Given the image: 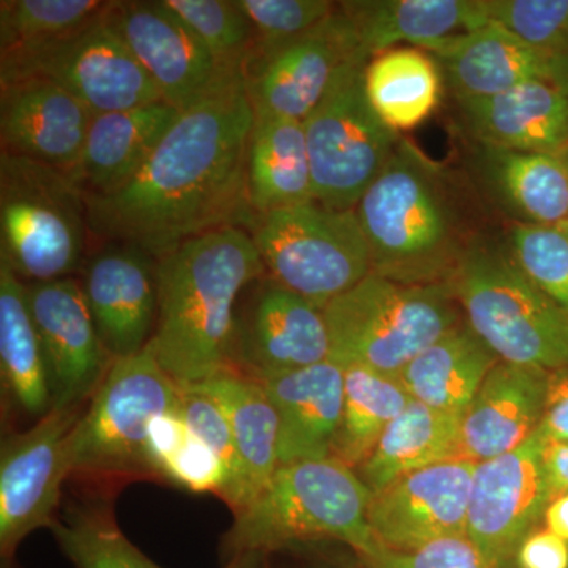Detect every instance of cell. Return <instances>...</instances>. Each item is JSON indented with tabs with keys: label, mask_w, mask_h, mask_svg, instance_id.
<instances>
[{
	"label": "cell",
	"mask_w": 568,
	"mask_h": 568,
	"mask_svg": "<svg viewBox=\"0 0 568 568\" xmlns=\"http://www.w3.org/2000/svg\"><path fill=\"white\" fill-rule=\"evenodd\" d=\"M179 414L190 432L200 437L223 463L227 473V489L223 500L234 510L237 506L239 487H241V462L235 448L233 429L223 407L212 396L196 388H182Z\"/></svg>",
	"instance_id": "60d3db41"
},
{
	"label": "cell",
	"mask_w": 568,
	"mask_h": 568,
	"mask_svg": "<svg viewBox=\"0 0 568 568\" xmlns=\"http://www.w3.org/2000/svg\"><path fill=\"white\" fill-rule=\"evenodd\" d=\"M278 416L280 466L332 457L345 395V368L336 362L257 379Z\"/></svg>",
	"instance_id": "603a6c76"
},
{
	"label": "cell",
	"mask_w": 568,
	"mask_h": 568,
	"mask_svg": "<svg viewBox=\"0 0 568 568\" xmlns=\"http://www.w3.org/2000/svg\"><path fill=\"white\" fill-rule=\"evenodd\" d=\"M497 362L473 328L462 323L416 355L396 377L422 405L463 416Z\"/></svg>",
	"instance_id": "f1b7e54d"
},
{
	"label": "cell",
	"mask_w": 568,
	"mask_h": 568,
	"mask_svg": "<svg viewBox=\"0 0 568 568\" xmlns=\"http://www.w3.org/2000/svg\"><path fill=\"white\" fill-rule=\"evenodd\" d=\"M463 125L477 144L515 152L568 151V93L534 80L488 99L458 100Z\"/></svg>",
	"instance_id": "7402d4cb"
},
{
	"label": "cell",
	"mask_w": 568,
	"mask_h": 568,
	"mask_svg": "<svg viewBox=\"0 0 568 568\" xmlns=\"http://www.w3.org/2000/svg\"><path fill=\"white\" fill-rule=\"evenodd\" d=\"M439 63L418 48H394L375 55L365 70V89L381 121L394 132L424 123L443 97Z\"/></svg>",
	"instance_id": "d6a6232c"
},
{
	"label": "cell",
	"mask_w": 568,
	"mask_h": 568,
	"mask_svg": "<svg viewBox=\"0 0 568 568\" xmlns=\"http://www.w3.org/2000/svg\"><path fill=\"white\" fill-rule=\"evenodd\" d=\"M81 406L52 407L0 452V555L6 562L29 534L54 525L62 484L71 474L70 436Z\"/></svg>",
	"instance_id": "7c38bea8"
},
{
	"label": "cell",
	"mask_w": 568,
	"mask_h": 568,
	"mask_svg": "<svg viewBox=\"0 0 568 568\" xmlns=\"http://www.w3.org/2000/svg\"><path fill=\"white\" fill-rule=\"evenodd\" d=\"M91 237L84 193L69 174L2 152L0 261L18 278H69L81 267Z\"/></svg>",
	"instance_id": "52a82bcc"
},
{
	"label": "cell",
	"mask_w": 568,
	"mask_h": 568,
	"mask_svg": "<svg viewBox=\"0 0 568 568\" xmlns=\"http://www.w3.org/2000/svg\"><path fill=\"white\" fill-rule=\"evenodd\" d=\"M104 349L114 361L140 354L155 331V260L132 245L103 244L81 282Z\"/></svg>",
	"instance_id": "ac0fdd59"
},
{
	"label": "cell",
	"mask_w": 568,
	"mask_h": 568,
	"mask_svg": "<svg viewBox=\"0 0 568 568\" xmlns=\"http://www.w3.org/2000/svg\"><path fill=\"white\" fill-rule=\"evenodd\" d=\"M358 55L365 54L357 32L338 3L323 24L245 70L254 119L304 122L324 99L339 69Z\"/></svg>",
	"instance_id": "5bb4252c"
},
{
	"label": "cell",
	"mask_w": 568,
	"mask_h": 568,
	"mask_svg": "<svg viewBox=\"0 0 568 568\" xmlns=\"http://www.w3.org/2000/svg\"><path fill=\"white\" fill-rule=\"evenodd\" d=\"M253 125L244 77L182 111L129 181L84 196L92 239L159 260L197 235L248 230L256 215L246 170Z\"/></svg>",
	"instance_id": "6da1fadb"
},
{
	"label": "cell",
	"mask_w": 568,
	"mask_h": 568,
	"mask_svg": "<svg viewBox=\"0 0 568 568\" xmlns=\"http://www.w3.org/2000/svg\"><path fill=\"white\" fill-rule=\"evenodd\" d=\"M518 568H568V541L551 530L536 529L519 545Z\"/></svg>",
	"instance_id": "f6af8a7d"
},
{
	"label": "cell",
	"mask_w": 568,
	"mask_h": 568,
	"mask_svg": "<svg viewBox=\"0 0 568 568\" xmlns=\"http://www.w3.org/2000/svg\"><path fill=\"white\" fill-rule=\"evenodd\" d=\"M312 568H351V567L342 566V564H335V562H320V564H316V566H313Z\"/></svg>",
	"instance_id": "681fc988"
},
{
	"label": "cell",
	"mask_w": 568,
	"mask_h": 568,
	"mask_svg": "<svg viewBox=\"0 0 568 568\" xmlns=\"http://www.w3.org/2000/svg\"><path fill=\"white\" fill-rule=\"evenodd\" d=\"M537 433L545 443H568V368L549 372L544 416Z\"/></svg>",
	"instance_id": "ee69618b"
},
{
	"label": "cell",
	"mask_w": 568,
	"mask_h": 568,
	"mask_svg": "<svg viewBox=\"0 0 568 568\" xmlns=\"http://www.w3.org/2000/svg\"><path fill=\"white\" fill-rule=\"evenodd\" d=\"M488 21L551 58L568 55V0H485Z\"/></svg>",
	"instance_id": "ab89813d"
},
{
	"label": "cell",
	"mask_w": 568,
	"mask_h": 568,
	"mask_svg": "<svg viewBox=\"0 0 568 568\" xmlns=\"http://www.w3.org/2000/svg\"><path fill=\"white\" fill-rule=\"evenodd\" d=\"M106 14L39 51L2 61L0 81L44 78L77 97L93 115L163 102Z\"/></svg>",
	"instance_id": "8fae6325"
},
{
	"label": "cell",
	"mask_w": 568,
	"mask_h": 568,
	"mask_svg": "<svg viewBox=\"0 0 568 568\" xmlns=\"http://www.w3.org/2000/svg\"><path fill=\"white\" fill-rule=\"evenodd\" d=\"M507 252L523 274L568 313V224L514 223Z\"/></svg>",
	"instance_id": "74e56055"
},
{
	"label": "cell",
	"mask_w": 568,
	"mask_h": 568,
	"mask_svg": "<svg viewBox=\"0 0 568 568\" xmlns=\"http://www.w3.org/2000/svg\"><path fill=\"white\" fill-rule=\"evenodd\" d=\"M29 312L39 334L52 407H77L92 398L114 358L104 349L80 280L26 283Z\"/></svg>",
	"instance_id": "2e32d148"
},
{
	"label": "cell",
	"mask_w": 568,
	"mask_h": 568,
	"mask_svg": "<svg viewBox=\"0 0 568 568\" xmlns=\"http://www.w3.org/2000/svg\"><path fill=\"white\" fill-rule=\"evenodd\" d=\"M457 458H463L462 416L410 398L355 470L366 487L377 493L399 477Z\"/></svg>",
	"instance_id": "f546056e"
},
{
	"label": "cell",
	"mask_w": 568,
	"mask_h": 568,
	"mask_svg": "<svg viewBox=\"0 0 568 568\" xmlns=\"http://www.w3.org/2000/svg\"><path fill=\"white\" fill-rule=\"evenodd\" d=\"M181 112L156 102L93 115L80 162L70 178L84 196L112 192L140 170Z\"/></svg>",
	"instance_id": "484cf974"
},
{
	"label": "cell",
	"mask_w": 568,
	"mask_h": 568,
	"mask_svg": "<svg viewBox=\"0 0 568 568\" xmlns=\"http://www.w3.org/2000/svg\"><path fill=\"white\" fill-rule=\"evenodd\" d=\"M372 497L357 470L334 457L282 465L263 491L235 511L223 537V559L328 540L346 545L361 560L372 559L383 548L369 528Z\"/></svg>",
	"instance_id": "277c9868"
},
{
	"label": "cell",
	"mask_w": 568,
	"mask_h": 568,
	"mask_svg": "<svg viewBox=\"0 0 568 568\" xmlns=\"http://www.w3.org/2000/svg\"><path fill=\"white\" fill-rule=\"evenodd\" d=\"M339 9L369 59L403 43L435 55L489 24L485 0H368L342 2Z\"/></svg>",
	"instance_id": "cb8c5ba5"
},
{
	"label": "cell",
	"mask_w": 568,
	"mask_h": 568,
	"mask_svg": "<svg viewBox=\"0 0 568 568\" xmlns=\"http://www.w3.org/2000/svg\"><path fill=\"white\" fill-rule=\"evenodd\" d=\"M541 436L477 463L470 485L466 536L496 567L514 562L519 545L538 529L551 495L545 478Z\"/></svg>",
	"instance_id": "4fadbf2b"
},
{
	"label": "cell",
	"mask_w": 568,
	"mask_h": 568,
	"mask_svg": "<svg viewBox=\"0 0 568 568\" xmlns=\"http://www.w3.org/2000/svg\"><path fill=\"white\" fill-rule=\"evenodd\" d=\"M409 402L410 396L398 377L366 366H347L342 420L332 457L357 469Z\"/></svg>",
	"instance_id": "836d02e7"
},
{
	"label": "cell",
	"mask_w": 568,
	"mask_h": 568,
	"mask_svg": "<svg viewBox=\"0 0 568 568\" xmlns=\"http://www.w3.org/2000/svg\"><path fill=\"white\" fill-rule=\"evenodd\" d=\"M541 458L551 500L568 495V443H545Z\"/></svg>",
	"instance_id": "bcb514c9"
},
{
	"label": "cell",
	"mask_w": 568,
	"mask_h": 568,
	"mask_svg": "<svg viewBox=\"0 0 568 568\" xmlns=\"http://www.w3.org/2000/svg\"><path fill=\"white\" fill-rule=\"evenodd\" d=\"M106 20L148 71L163 102L179 111L244 77L224 71L200 37L163 2H112Z\"/></svg>",
	"instance_id": "9a60e30c"
},
{
	"label": "cell",
	"mask_w": 568,
	"mask_h": 568,
	"mask_svg": "<svg viewBox=\"0 0 568 568\" xmlns=\"http://www.w3.org/2000/svg\"><path fill=\"white\" fill-rule=\"evenodd\" d=\"M100 0H2V61L22 58L80 31L110 11Z\"/></svg>",
	"instance_id": "e575fe53"
},
{
	"label": "cell",
	"mask_w": 568,
	"mask_h": 568,
	"mask_svg": "<svg viewBox=\"0 0 568 568\" xmlns=\"http://www.w3.org/2000/svg\"><path fill=\"white\" fill-rule=\"evenodd\" d=\"M246 170L254 213L315 201L304 122L283 118L254 119Z\"/></svg>",
	"instance_id": "4dcf8cb0"
},
{
	"label": "cell",
	"mask_w": 568,
	"mask_h": 568,
	"mask_svg": "<svg viewBox=\"0 0 568 568\" xmlns=\"http://www.w3.org/2000/svg\"><path fill=\"white\" fill-rule=\"evenodd\" d=\"M354 211L373 274L392 282L448 283L477 242L463 186L406 138Z\"/></svg>",
	"instance_id": "3957f363"
},
{
	"label": "cell",
	"mask_w": 568,
	"mask_h": 568,
	"mask_svg": "<svg viewBox=\"0 0 568 568\" xmlns=\"http://www.w3.org/2000/svg\"><path fill=\"white\" fill-rule=\"evenodd\" d=\"M252 235L268 280L324 310L372 274V254L353 211L315 203L256 213Z\"/></svg>",
	"instance_id": "ba28073f"
},
{
	"label": "cell",
	"mask_w": 568,
	"mask_h": 568,
	"mask_svg": "<svg viewBox=\"0 0 568 568\" xmlns=\"http://www.w3.org/2000/svg\"><path fill=\"white\" fill-rule=\"evenodd\" d=\"M192 29L216 63L244 74L252 58L253 28L237 0H162Z\"/></svg>",
	"instance_id": "8d00e7d4"
},
{
	"label": "cell",
	"mask_w": 568,
	"mask_h": 568,
	"mask_svg": "<svg viewBox=\"0 0 568 568\" xmlns=\"http://www.w3.org/2000/svg\"><path fill=\"white\" fill-rule=\"evenodd\" d=\"M51 530L74 568H163L134 547L108 508H70Z\"/></svg>",
	"instance_id": "d590c367"
},
{
	"label": "cell",
	"mask_w": 568,
	"mask_h": 568,
	"mask_svg": "<svg viewBox=\"0 0 568 568\" xmlns=\"http://www.w3.org/2000/svg\"><path fill=\"white\" fill-rule=\"evenodd\" d=\"M183 388H196L223 407L233 429L241 462V487L235 511L248 506L280 467L278 416L260 381L237 372L220 375Z\"/></svg>",
	"instance_id": "83f0119b"
},
{
	"label": "cell",
	"mask_w": 568,
	"mask_h": 568,
	"mask_svg": "<svg viewBox=\"0 0 568 568\" xmlns=\"http://www.w3.org/2000/svg\"><path fill=\"white\" fill-rule=\"evenodd\" d=\"M368 62L358 55L345 63L304 121L313 200L334 211L355 209L403 140L369 103L365 89Z\"/></svg>",
	"instance_id": "9c48e42d"
},
{
	"label": "cell",
	"mask_w": 568,
	"mask_h": 568,
	"mask_svg": "<svg viewBox=\"0 0 568 568\" xmlns=\"http://www.w3.org/2000/svg\"><path fill=\"white\" fill-rule=\"evenodd\" d=\"M499 568H518V567H517V564H515V560H514V562L504 564V566H500Z\"/></svg>",
	"instance_id": "f907efd6"
},
{
	"label": "cell",
	"mask_w": 568,
	"mask_h": 568,
	"mask_svg": "<svg viewBox=\"0 0 568 568\" xmlns=\"http://www.w3.org/2000/svg\"><path fill=\"white\" fill-rule=\"evenodd\" d=\"M465 323L499 362L568 368V313L523 274L506 250L478 244L450 282Z\"/></svg>",
	"instance_id": "8992f818"
},
{
	"label": "cell",
	"mask_w": 568,
	"mask_h": 568,
	"mask_svg": "<svg viewBox=\"0 0 568 568\" xmlns=\"http://www.w3.org/2000/svg\"><path fill=\"white\" fill-rule=\"evenodd\" d=\"M0 373L9 398L29 417L52 409L50 377L29 312L26 284L0 261Z\"/></svg>",
	"instance_id": "1f68e13d"
},
{
	"label": "cell",
	"mask_w": 568,
	"mask_h": 568,
	"mask_svg": "<svg viewBox=\"0 0 568 568\" xmlns=\"http://www.w3.org/2000/svg\"><path fill=\"white\" fill-rule=\"evenodd\" d=\"M234 355L241 373L254 379L328 361L324 310L268 280L244 323H237Z\"/></svg>",
	"instance_id": "ffe728a7"
},
{
	"label": "cell",
	"mask_w": 568,
	"mask_h": 568,
	"mask_svg": "<svg viewBox=\"0 0 568 568\" xmlns=\"http://www.w3.org/2000/svg\"><path fill=\"white\" fill-rule=\"evenodd\" d=\"M92 111L61 85L32 77L2 84V152L71 174L80 162Z\"/></svg>",
	"instance_id": "d6986e66"
},
{
	"label": "cell",
	"mask_w": 568,
	"mask_h": 568,
	"mask_svg": "<svg viewBox=\"0 0 568 568\" xmlns=\"http://www.w3.org/2000/svg\"><path fill=\"white\" fill-rule=\"evenodd\" d=\"M253 28V63L313 31L335 13L338 3L328 0H237ZM245 73V71H244Z\"/></svg>",
	"instance_id": "f35d334b"
},
{
	"label": "cell",
	"mask_w": 568,
	"mask_h": 568,
	"mask_svg": "<svg viewBox=\"0 0 568 568\" xmlns=\"http://www.w3.org/2000/svg\"><path fill=\"white\" fill-rule=\"evenodd\" d=\"M264 274L252 235L242 227L197 235L155 260L159 313L149 346L179 386L234 369L235 305Z\"/></svg>",
	"instance_id": "7a4b0ae2"
},
{
	"label": "cell",
	"mask_w": 568,
	"mask_h": 568,
	"mask_svg": "<svg viewBox=\"0 0 568 568\" xmlns=\"http://www.w3.org/2000/svg\"><path fill=\"white\" fill-rule=\"evenodd\" d=\"M182 387L151 346L118 358L70 436L71 474L148 473L145 443L153 418L179 409Z\"/></svg>",
	"instance_id": "30bf717a"
},
{
	"label": "cell",
	"mask_w": 568,
	"mask_h": 568,
	"mask_svg": "<svg viewBox=\"0 0 568 568\" xmlns=\"http://www.w3.org/2000/svg\"><path fill=\"white\" fill-rule=\"evenodd\" d=\"M365 568H499L466 534L439 538L409 551L381 548Z\"/></svg>",
	"instance_id": "b9f144b4"
},
{
	"label": "cell",
	"mask_w": 568,
	"mask_h": 568,
	"mask_svg": "<svg viewBox=\"0 0 568 568\" xmlns=\"http://www.w3.org/2000/svg\"><path fill=\"white\" fill-rule=\"evenodd\" d=\"M433 58L457 100L488 99L534 80L555 81L562 59L532 50L493 22Z\"/></svg>",
	"instance_id": "4316f807"
},
{
	"label": "cell",
	"mask_w": 568,
	"mask_h": 568,
	"mask_svg": "<svg viewBox=\"0 0 568 568\" xmlns=\"http://www.w3.org/2000/svg\"><path fill=\"white\" fill-rule=\"evenodd\" d=\"M548 375L547 369L497 362L462 416V457L487 462L536 435Z\"/></svg>",
	"instance_id": "44dd1931"
},
{
	"label": "cell",
	"mask_w": 568,
	"mask_h": 568,
	"mask_svg": "<svg viewBox=\"0 0 568 568\" xmlns=\"http://www.w3.org/2000/svg\"><path fill=\"white\" fill-rule=\"evenodd\" d=\"M222 568H271V566H268V555L265 552L248 551L224 560Z\"/></svg>",
	"instance_id": "c3c4849f"
},
{
	"label": "cell",
	"mask_w": 568,
	"mask_h": 568,
	"mask_svg": "<svg viewBox=\"0 0 568 568\" xmlns=\"http://www.w3.org/2000/svg\"><path fill=\"white\" fill-rule=\"evenodd\" d=\"M477 463L450 459L399 477L373 493L368 523L377 544L409 551L466 534L470 485Z\"/></svg>",
	"instance_id": "e0dca14e"
},
{
	"label": "cell",
	"mask_w": 568,
	"mask_h": 568,
	"mask_svg": "<svg viewBox=\"0 0 568 568\" xmlns=\"http://www.w3.org/2000/svg\"><path fill=\"white\" fill-rule=\"evenodd\" d=\"M159 476L189 491L226 495L227 473L223 463L192 432L166 459Z\"/></svg>",
	"instance_id": "7bdbcfd3"
},
{
	"label": "cell",
	"mask_w": 568,
	"mask_h": 568,
	"mask_svg": "<svg viewBox=\"0 0 568 568\" xmlns=\"http://www.w3.org/2000/svg\"><path fill=\"white\" fill-rule=\"evenodd\" d=\"M477 181L515 223L568 224V151L515 152L477 144Z\"/></svg>",
	"instance_id": "d4e9b609"
},
{
	"label": "cell",
	"mask_w": 568,
	"mask_h": 568,
	"mask_svg": "<svg viewBox=\"0 0 568 568\" xmlns=\"http://www.w3.org/2000/svg\"><path fill=\"white\" fill-rule=\"evenodd\" d=\"M544 521L548 530L568 541V495L555 497L548 504Z\"/></svg>",
	"instance_id": "7dc6e473"
},
{
	"label": "cell",
	"mask_w": 568,
	"mask_h": 568,
	"mask_svg": "<svg viewBox=\"0 0 568 568\" xmlns=\"http://www.w3.org/2000/svg\"><path fill=\"white\" fill-rule=\"evenodd\" d=\"M459 308L450 283L403 284L372 272L324 308L331 361L398 376L463 323Z\"/></svg>",
	"instance_id": "5b68a950"
}]
</instances>
